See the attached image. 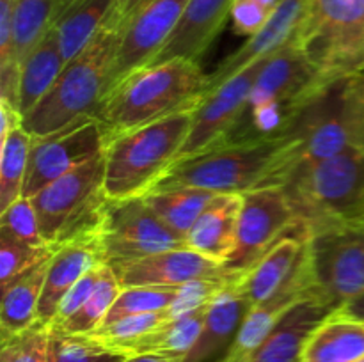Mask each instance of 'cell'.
I'll return each instance as SVG.
<instances>
[{"mask_svg":"<svg viewBox=\"0 0 364 362\" xmlns=\"http://www.w3.org/2000/svg\"><path fill=\"white\" fill-rule=\"evenodd\" d=\"M354 222H359V224H364V206H363V209H361V213H359L358 215V219L354 220Z\"/></svg>","mask_w":364,"mask_h":362,"instance_id":"obj_48","label":"cell"},{"mask_svg":"<svg viewBox=\"0 0 364 362\" xmlns=\"http://www.w3.org/2000/svg\"><path fill=\"white\" fill-rule=\"evenodd\" d=\"M249 307L238 279L224 284L208 304L201 334L181 362H223Z\"/></svg>","mask_w":364,"mask_h":362,"instance_id":"obj_19","label":"cell"},{"mask_svg":"<svg viewBox=\"0 0 364 362\" xmlns=\"http://www.w3.org/2000/svg\"><path fill=\"white\" fill-rule=\"evenodd\" d=\"M283 190L299 220L297 233L354 222L364 206V149L352 146L302 167L291 174Z\"/></svg>","mask_w":364,"mask_h":362,"instance_id":"obj_7","label":"cell"},{"mask_svg":"<svg viewBox=\"0 0 364 362\" xmlns=\"http://www.w3.org/2000/svg\"><path fill=\"white\" fill-rule=\"evenodd\" d=\"M313 298L311 283H309L308 265H306L304 252L301 256L294 275L284 283V286L269 300L249 307L233 344L228 350L223 362H245L249 355L267 339L274 327L284 318L288 311L295 307L299 302Z\"/></svg>","mask_w":364,"mask_h":362,"instance_id":"obj_17","label":"cell"},{"mask_svg":"<svg viewBox=\"0 0 364 362\" xmlns=\"http://www.w3.org/2000/svg\"><path fill=\"white\" fill-rule=\"evenodd\" d=\"M50 259L32 266L2 290L0 302V329L2 339L25 332L38 325V305L45 287Z\"/></svg>","mask_w":364,"mask_h":362,"instance_id":"obj_28","label":"cell"},{"mask_svg":"<svg viewBox=\"0 0 364 362\" xmlns=\"http://www.w3.org/2000/svg\"><path fill=\"white\" fill-rule=\"evenodd\" d=\"M103 268H105V265L95 266V268L89 270L85 275H82L80 279L75 283V286L68 291L66 297H64L63 302H60L59 309H57L55 319H53V323L48 327V329H53V327H57V325H60L63 322H66L70 316H73L75 312H77L78 309H80L82 305L87 302V298L91 297V293L95 291L96 284H98L100 277H102Z\"/></svg>","mask_w":364,"mask_h":362,"instance_id":"obj_41","label":"cell"},{"mask_svg":"<svg viewBox=\"0 0 364 362\" xmlns=\"http://www.w3.org/2000/svg\"><path fill=\"white\" fill-rule=\"evenodd\" d=\"M290 231L297 233L299 220L283 187L245 192L242 194L237 243L224 266L240 279Z\"/></svg>","mask_w":364,"mask_h":362,"instance_id":"obj_12","label":"cell"},{"mask_svg":"<svg viewBox=\"0 0 364 362\" xmlns=\"http://www.w3.org/2000/svg\"><path fill=\"white\" fill-rule=\"evenodd\" d=\"M149 0H119V6H117L116 13H114V21L119 23V27H123L142 6H146Z\"/></svg>","mask_w":364,"mask_h":362,"instance_id":"obj_43","label":"cell"},{"mask_svg":"<svg viewBox=\"0 0 364 362\" xmlns=\"http://www.w3.org/2000/svg\"><path fill=\"white\" fill-rule=\"evenodd\" d=\"M304 252V236L299 233L281 238L247 273L238 279L249 304L258 305L269 300L294 275Z\"/></svg>","mask_w":364,"mask_h":362,"instance_id":"obj_24","label":"cell"},{"mask_svg":"<svg viewBox=\"0 0 364 362\" xmlns=\"http://www.w3.org/2000/svg\"><path fill=\"white\" fill-rule=\"evenodd\" d=\"M123 362H181V361H178V358L164 357V355L146 353V355H132V357H128L127 361Z\"/></svg>","mask_w":364,"mask_h":362,"instance_id":"obj_45","label":"cell"},{"mask_svg":"<svg viewBox=\"0 0 364 362\" xmlns=\"http://www.w3.org/2000/svg\"><path fill=\"white\" fill-rule=\"evenodd\" d=\"M302 236L313 298L340 311L364 291V226L329 224Z\"/></svg>","mask_w":364,"mask_h":362,"instance_id":"obj_10","label":"cell"},{"mask_svg":"<svg viewBox=\"0 0 364 362\" xmlns=\"http://www.w3.org/2000/svg\"><path fill=\"white\" fill-rule=\"evenodd\" d=\"M119 0H71L53 21L66 64L77 57L116 13Z\"/></svg>","mask_w":364,"mask_h":362,"instance_id":"obj_26","label":"cell"},{"mask_svg":"<svg viewBox=\"0 0 364 362\" xmlns=\"http://www.w3.org/2000/svg\"><path fill=\"white\" fill-rule=\"evenodd\" d=\"M112 268V266H110ZM123 287L164 286L180 287L192 283H228L237 280L223 263H217L188 247L156 252L137 261L114 268Z\"/></svg>","mask_w":364,"mask_h":362,"instance_id":"obj_16","label":"cell"},{"mask_svg":"<svg viewBox=\"0 0 364 362\" xmlns=\"http://www.w3.org/2000/svg\"><path fill=\"white\" fill-rule=\"evenodd\" d=\"M96 238L103 263L112 268L156 252L187 247L183 238L160 220L144 197L107 201Z\"/></svg>","mask_w":364,"mask_h":362,"instance_id":"obj_11","label":"cell"},{"mask_svg":"<svg viewBox=\"0 0 364 362\" xmlns=\"http://www.w3.org/2000/svg\"><path fill=\"white\" fill-rule=\"evenodd\" d=\"M267 59L269 57H263V59L249 64L242 73L235 75L226 84L217 87L215 91L201 99L194 112L191 133H188L176 162L191 158L199 153L210 151L226 138V135L230 133L231 128L240 117L249 92H251L262 67L265 66Z\"/></svg>","mask_w":364,"mask_h":362,"instance_id":"obj_15","label":"cell"},{"mask_svg":"<svg viewBox=\"0 0 364 362\" xmlns=\"http://www.w3.org/2000/svg\"><path fill=\"white\" fill-rule=\"evenodd\" d=\"M34 137L23 128H14L0 149V212L21 197Z\"/></svg>","mask_w":364,"mask_h":362,"instance_id":"obj_32","label":"cell"},{"mask_svg":"<svg viewBox=\"0 0 364 362\" xmlns=\"http://www.w3.org/2000/svg\"><path fill=\"white\" fill-rule=\"evenodd\" d=\"M358 224H359V222H358ZM363 226H364V224H363Z\"/></svg>","mask_w":364,"mask_h":362,"instance_id":"obj_51","label":"cell"},{"mask_svg":"<svg viewBox=\"0 0 364 362\" xmlns=\"http://www.w3.org/2000/svg\"><path fill=\"white\" fill-rule=\"evenodd\" d=\"M70 2H71V0H57V4H59V9H57V14H59L60 11H63L64 7H66Z\"/></svg>","mask_w":364,"mask_h":362,"instance_id":"obj_47","label":"cell"},{"mask_svg":"<svg viewBox=\"0 0 364 362\" xmlns=\"http://www.w3.org/2000/svg\"><path fill=\"white\" fill-rule=\"evenodd\" d=\"M98 265H105L98 238H80L55 248L46 272L45 287L38 305V325L48 329L60 302L82 275Z\"/></svg>","mask_w":364,"mask_h":362,"instance_id":"obj_21","label":"cell"},{"mask_svg":"<svg viewBox=\"0 0 364 362\" xmlns=\"http://www.w3.org/2000/svg\"><path fill=\"white\" fill-rule=\"evenodd\" d=\"M333 312L315 298L299 302L245 362H301L311 334Z\"/></svg>","mask_w":364,"mask_h":362,"instance_id":"obj_22","label":"cell"},{"mask_svg":"<svg viewBox=\"0 0 364 362\" xmlns=\"http://www.w3.org/2000/svg\"><path fill=\"white\" fill-rule=\"evenodd\" d=\"M180 287H164V286H132L123 287L119 297L110 307L105 322L102 325L117 322L132 314H142V312H156L171 309L180 298ZM100 325V327H102Z\"/></svg>","mask_w":364,"mask_h":362,"instance_id":"obj_34","label":"cell"},{"mask_svg":"<svg viewBox=\"0 0 364 362\" xmlns=\"http://www.w3.org/2000/svg\"><path fill=\"white\" fill-rule=\"evenodd\" d=\"M20 124H23V117L18 112L16 106L7 99L0 98V141H4Z\"/></svg>","mask_w":364,"mask_h":362,"instance_id":"obj_42","label":"cell"},{"mask_svg":"<svg viewBox=\"0 0 364 362\" xmlns=\"http://www.w3.org/2000/svg\"><path fill=\"white\" fill-rule=\"evenodd\" d=\"M291 41L326 80L364 73V0H309Z\"/></svg>","mask_w":364,"mask_h":362,"instance_id":"obj_8","label":"cell"},{"mask_svg":"<svg viewBox=\"0 0 364 362\" xmlns=\"http://www.w3.org/2000/svg\"><path fill=\"white\" fill-rule=\"evenodd\" d=\"M287 142L283 187L302 167L364 144V73L323 85L281 133Z\"/></svg>","mask_w":364,"mask_h":362,"instance_id":"obj_2","label":"cell"},{"mask_svg":"<svg viewBox=\"0 0 364 362\" xmlns=\"http://www.w3.org/2000/svg\"><path fill=\"white\" fill-rule=\"evenodd\" d=\"M327 84L329 80L316 71L290 39L269 55L240 117L217 148L279 137L299 110Z\"/></svg>","mask_w":364,"mask_h":362,"instance_id":"obj_3","label":"cell"},{"mask_svg":"<svg viewBox=\"0 0 364 362\" xmlns=\"http://www.w3.org/2000/svg\"><path fill=\"white\" fill-rule=\"evenodd\" d=\"M121 290H123V286H121L117 273L109 265H105L102 277H100L98 284H96L95 291L87 298V302L66 322L48 330L57 334H71V336H85V334L95 332L105 322L107 314H109L116 298L119 297Z\"/></svg>","mask_w":364,"mask_h":362,"instance_id":"obj_33","label":"cell"},{"mask_svg":"<svg viewBox=\"0 0 364 362\" xmlns=\"http://www.w3.org/2000/svg\"><path fill=\"white\" fill-rule=\"evenodd\" d=\"M0 234L25 241L34 247H45L38 213L31 197H20L0 212Z\"/></svg>","mask_w":364,"mask_h":362,"instance_id":"obj_39","label":"cell"},{"mask_svg":"<svg viewBox=\"0 0 364 362\" xmlns=\"http://www.w3.org/2000/svg\"><path fill=\"white\" fill-rule=\"evenodd\" d=\"M66 66L59 39L53 27L46 32L45 38L39 41L25 59L20 70V85H18V112L21 117L31 114L46 92L53 87L59 78L60 71Z\"/></svg>","mask_w":364,"mask_h":362,"instance_id":"obj_27","label":"cell"},{"mask_svg":"<svg viewBox=\"0 0 364 362\" xmlns=\"http://www.w3.org/2000/svg\"><path fill=\"white\" fill-rule=\"evenodd\" d=\"M109 146L95 116L82 117L53 133L34 138L21 197H34L52 181L103 155Z\"/></svg>","mask_w":364,"mask_h":362,"instance_id":"obj_13","label":"cell"},{"mask_svg":"<svg viewBox=\"0 0 364 362\" xmlns=\"http://www.w3.org/2000/svg\"><path fill=\"white\" fill-rule=\"evenodd\" d=\"M240 208L242 194H217L196 220L187 247L224 265L237 243Z\"/></svg>","mask_w":364,"mask_h":362,"instance_id":"obj_23","label":"cell"},{"mask_svg":"<svg viewBox=\"0 0 364 362\" xmlns=\"http://www.w3.org/2000/svg\"><path fill=\"white\" fill-rule=\"evenodd\" d=\"M215 195V192L205 190V188L171 187L151 190L142 197L169 229L187 240L196 220L201 216V213Z\"/></svg>","mask_w":364,"mask_h":362,"instance_id":"obj_30","label":"cell"},{"mask_svg":"<svg viewBox=\"0 0 364 362\" xmlns=\"http://www.w3.org/2000/svg\"><path fill=\"white\" fill-rule=\"evenodd\" d=\"M57 0H16L13 13V66L20 73L25 59L53 27Z\"/></svg>","mask_w":364,"mask_h":362,"instance_id":"obj_31","label":"cell"},{"mask_svg":"<svg viewBox=\"0 0 364 362\" xmlns=\"http://www.w3.org/2000/svg\"><path fill=\"white\" fill-rule=\"evenodd\" d=\"M359 362H364V358H361V361H359Z\"/></svg>","mask_w":364,"mask_h":362,"instance_id":"obj_49","label":"cell"},{"mask_svg":"<svg viewBox=\"0 0 364 362\" xmlns=\"http://www.w3.org/2000/svg\"><path fill=\"white\" fill-rule=\"evenodd\" d=\"M53 252L55 248L50 245L34 247L25 241L0 234V290L9 286L14 279L28 272L32 266L52 258Z\"/></svg>","mask_w":364,"mask_h":362,"instance_id":"obj_37","label":"cell"},{"mask_svg":"<svg viewBox=\"0 0 364 362\" xmlns=\"http://www.w3.org/2000/svg\"><path fill=\"white\" fill-rule=\"evenodd\" d=\"M259 2H262V4H265V6H269L270 9H276V7H277V4H279L281 0H259Z\"/></svg>","mask_w":364,"mask_h":362,"instance_id":"obj_46","label":"cell"},{"mask_svg":"<svg viewBox=\"0 0 364 362\" xmlns=\"http://www.w3.org/2000/svg\"><path fill=\"white\" fill-rule=\"evenodd\" d=\"M0 362H55L50 330L36 325L2 339Z\"/></svg>","mask_w":364,"mask_h":362,"instance_id":"obj_38","label":"cell"},{"mask_svg":"<svg viewBox=\"0 0 364 362\" xmlns=\"http://www.w3.org/2000/svg\"><path fill=\"white\" fill-rule=\"evenodd\" d=\"M103 176L105 153L52 181L32 197L46 245L57 248L98 234L109 201L103 192Z\"/></svg>","mask_w":364,"mask_h":362,"instance_id":"obj_9","label":"cell"},{"mask_svg":"<svg viewBox=\"0 0 364 362\" xmlns=\"http://www.w3.org/2000/svg\"><path fill=\"white\" fill-rule=\"evenodd\" d=\"M208 73L188 59H171L139 67L117 82L96 109L95 117L110 142L119 135L156 123L205 98Z\"/></svg>","mask_w":364,"mask_h":362,"instance_id":"obj_1","label":"cell"},{"mask_svg":"<svg viewBox=\"0 0 364 362\" xmlns=\"http://www.w3.org/2000/svg\"><path fill=\"white\" fill-rule=\"evenodd\" d=\"M119 38V23L110 18L95 39L64 66L53 87L23 117V128L32 137H45L82 117L95 116L109 87Z\"/></svg>","mask_w":364,"mask_h":362,"instance_id":"obj_4","label":"cell"},{"mask_svg":"<svg viewBox=\"0 0 364 362\" xmlns=\"http://www.w3.org/2000/svg\"><path fill=\"white\" fill-rule=\"evenodd\" d=\"M208 304L191 309L180 316H174L151 332L132 341L123 348L124 353L132 355H164L171 358H181L192 350L201 334Z\"/></svg>","mask_w":364,"mask_h":362,"instance_id":"obj_29","label":"cell"},{"mask_svg":"<svg viewBox=\"0 0 364 362\" xmlns=\"http://www.w3.org/2000/svg\"><path fill=\"white\" fill-rule=\"evenodd\" d=\"M284 138L220 146L174 163L151 190L196 187L215 194H245L265 187H281ZM149 190V192H151Z\"/></svg>","mask_w":364,"mask_h":362,"instance_id":"obj_6","label":"cell"},{"mask_svg":"<svg viewBox=\"0 0 364 362\" xmlns=\"http://www.w3.org/2000/svg\"><path fill=\"white\" fill-rule=\"evenodd\" d=\"M308 2L309 0H281L265 27L252 38H247V41L228 55L213 73H208L205 96L226 84L235 75L242 73L249 64L272 55L276 50L287 45L301 25Z\"/></svg>","mask_w":364,"mask_h":362,"instance_id":"obj_18","label":"cell"},{"mask_svg":"<svg viewBox=\"0 0 364 362\" xmlns=\"http://www.w3.org/2000/svg\"><path fill=\"white\" fill-rule=\"evenodd\" d=\"M171 318H174L173 309H166V311H156V312H142V314H132L127 318H121L117 322L109 323V325H102L91 332L89 336L96 337L102 343L109 344V346L117 348V350L123 351V348L127 344H130L132 341L139 339L144 334L151 332L156 327L164 325L166 322H169Z\"/></svg>","mask_w":364,"mask_h":362,"instance_id":"obj_36","label":"cell"},{"mask_svg":"<svg viewBox=\"0 0 364 362\" xmlns=\"http://www.w3.org/2000/svg\"><path fill=\"white\" fill-rule=\"evenodd\" d=\"M188 2L191 0H149L121 27L107 92L132 71L148 66L159 55L180 25Z\"/></svg>","mask_w":364,"mask_h":362,"instance_id":"obj_14","label":"cell"},{"mask_svg":"<svg viewBox=\"0 0 364 362\" xmlns=\"http://www.w3.org/2000/svg\"><path fill=\"white\" fill-rule=\"evenodd\" d=\"M340 312H343V314L347 316H352V318L363 319L364 322V291L361 295H358L354 300L348 302L347 305H343V307L340 309Z\"/></svg>","mask_w":364,"mask_h":362,"instance_id":"obj_44","label":"cell"},{"mask_svg":"<svg viewBox=\"0 0 364 362\" xmlns=\"http://www.w3.org/2000/svg\"><path fill=\"white\" fill-rule=\"evenodd\" d=\"M55 362H123L130 355L102 343L96 337L50 332Z\"/></svg>","mask_w":364,"mask_h":362,"instance_id":"obj_35","label":"cell"},{"mask_svg":"<svg viewBox=\"0 0 364 362\" xmlns=\"http://www.w3.org/2000/svg\"><path fill=\"white\" fill-rule=\"evenodd\" d=\"M363 149H364V144H363Z\"/></svg>","mask_w":364,"mask_h":362,"instance_id":"obj_50","label":"cell"},{"mask_svg":"<svg viewBox=\"0 0 364 362\" xmlns=\"http://www.w3.org/2000/svg\"><path fill=\"white\" fill-rule=\"evenodd\" d=\"M274 9L259 0H235L230 20L237 34L252 38L265 27Z\"/></svg>","mask_w":364,"mask_h":362,"instance_id":"obj_40","label":"cell"},{"mask_svg":"<svg viewBox=\"0 0 364 362\" xmlns=\"http://www.w3.org/2000/svg\"><path fill=\"white\" fill-rule=\"evenodd\" d=\"M233 4L235 0H191L176 31L149 64L171 59L199 62L231 16Z\"/></svg>","mask_w":364,"mask_h":362,"instance_id":"obj_20","label":"cell"},{"mask_svg":"<svg viewBox=\"0 0 364 362\" xmlns=\"http://www.w3.org/2000/svg\"><path fill=\"white\" fill-rule=\"evenodd\" d=\"M196 109L128 131L107 146L103 192L109 201L142 197L159 183L180 156Z\"/></svg>","mask_w":364,"mask_h":362,"instance_id":"obj_5","label":"cell"},{"mask_svg":"<svg viewBox=\"0 0 364 362\" xmlns=\"http://www.w3.org/2000/svg\"><path fill=\"white\" fill-rule=\"evenodd\" d=\"M364 358V322L336 311L309 337L301 362H359Z\"/></svg>","mask_w":364,"mask_h":362,"instance_id":"obj_25","label":"cell"}]
</instances>
